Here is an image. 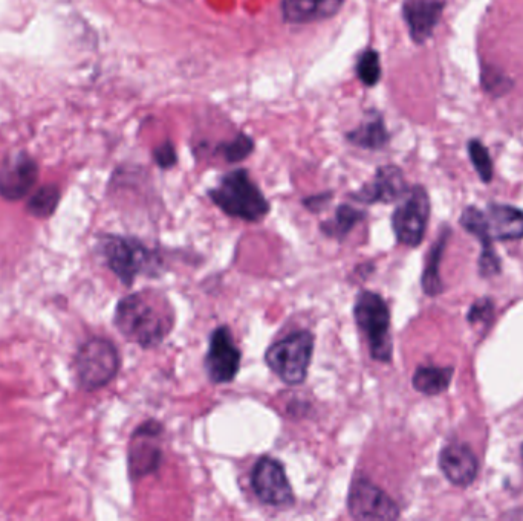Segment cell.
Segmentation results:
<instances>
[{
    "instance_id": "d6986e66",
    "label": "cell",
    "mask_w": 523,
    "mask_h": 521,
    "mask_svg": "<svg viewBox=\"0 0 523 521\" xmlns=\"http://www.w3.org/2000/svg\"><path fill=\"white\" fill-rule=\"evenodd\" d=\"M346 141L363 150H383L390 141L383 115L377 111H369L363 123L346 133Z\"/></svg>"
},
{
    "instance_id": "5bb4252c",
    "label": "cell",
    "mask_w": 523,
    "mask_h": 521,
    "mask_svg": "<svg viewBox=\"0 0 523 521\" xmlns=\"http://www.w3.org/2000/svg\"><path fill=\"white\" fill-rule=\"evenodd\" d=\"M163 431V425L156 421H149L138 427L132 434L129 445V473L132 479L137 480L153 471L160 465L161 453L158 448L150 444L153 437Z\"/></svg>"
},
{
    "instance_id": "7402d4cb",
    "label": "cell",
    "mask_w": 523,
    "mask_h": 521,
    "mask_svg": "<svg viewBox=\"0 0 523 521\" xmlns=\"http://www.w3.org/2000/svg\"><path fill=\"white\" fill-rule=\"evenodd\" d=\"M364 217H366V211L352 207V205L349 204H342L337 208V211H335L334 219L323 222V224L320 225V230H322L325 236L334 237V239L343 242L346 236L351 233L352 228L360 224Z\"/></svg>"
},
{
    "instance_id": "603a6c76",
    "label": "cell",
    "mask_w": 523,
    "mask_h": 521,
    "mask_svg": "<svg viewBox=\"0 0 523 521\" xmlns=\"http://www.w3.org/2000/svg\"><path fill=\"white\" fill-rule=\"evenodd\" d=\"M60 199H62V191L59 185L48 184L42 185L34 191L31 198L26 202V213L36 219H49L54 216L57 208H59Z\"/></svg>"
},
{
    "instance_id": "4dcf8cb0",
    "label": "cell",
    "mask_w": 523,
    "mask_h": 521,
    "mask_svg": "<svg viewBox=\"0 0 523 521\" xmlns=\"http://www.w3.org/2000/svg\"><path fill=\"white\" fill-rule=\"evenodd\" d=\"M520 456H522V460H523V444H522V448H520Z\"/></svg>"
},
{
    "instance_id": "277c9868",
    "label": "cell",
    "mask_w": 523,
    "mask_h": 521,
    "mask_svg": "<svg viewBox=\"0 0 523 521\" xmlns=\"http://www.w3.org/2000/svg\"><path fill=\"white\" fill-rule=\"evenodd\" d=\"M208 198L227 216L247 222L262 221L271 210L270 202L245 169L227 173L218 187L208 190Z\"/></svg>"
},
{
    "instance_id": "ba28073f",
    "label": "cell",
    "mask_w": 523,
    "mask_h": 521,
    "mask_svg": "<svg viewBox=\"0 0 523 521\" xmlns=\"http://www.w3.org/2000/svg\"><path fill=\"white\" fill-rule=\"evenodd\" d=\"M349 514L355 520H397L400 508L392 497L366 477L352 482L348 496Z\"/></svg>"
},
{
    "instance_id": "83f0119b",
    "label": "cell",
    "mask_w": 523,
    "mask_h": 521,
    "mask_svg": "<svg viewBox=\"0 0 523 521\" xmlns=\"http://www.w3.org/2000/svg\"><path fill=\"white\" fill-rule=\"evenodd\" d=\"M494 311H496V308H494V301L491 298H479L468 311V323L484 324L485 327H488L493 321Z\"/></svg>"
},
{
    "instance_id": "3957f363",
    "label": "cell",
    "mask_w": 523,
    "mask_h": 521,
    "mask_svg": "<svg viewBox=\"0 0 523 521\" xmlns=\"http://www.w3.org/2000/svg\"><path fill=\"white\" fill-rule=\"evenodd\" d=\"M120 369V352L108 338H88L72 356L75 384L82 392L92 393L108 387Z\"/></svg>"
},
{
    "instance_id": "ac0fdd59",
    "label": "cell",
    "mask_w": 523,
    "mask_h": 521,
    "mask_svg": "<svg viewBox=\"0 0 523 521\" xmlns=\"http://www.w3.org/2000/svg\"><path fill=\"white\" fill-rule=\"evenodd\" d=\"M485 225L491 240L513 242L523 239V210L508 204L491 202L485 208Z\"/></svg>"
},
{
    "instance_id": "7c38bea8",
    "label": "cell",
    "mask_w": 523,
    "mask_h": 521,
    "mask_svg": "<svg viewBox=\"0 0 523 521\" xmlns=\"http://www.w3.org/2000/svg\"><path fill=\"white\" fill-rule=\"evenodd\" d=\"M409 188L403 170L394 164H387L381 166L375 172L374 179L364 184L351 198L361 204H394L406 196Z\"/></svg>"
},
{
    "instance_id": "30bf717a",
    "label": "cell",
    "mask_w": 523,
    "mask_h": 521,
    "mask_svg": "<svg viewBox=\"0 0 523 521\" xmlns=\"http://www.w3.org/2000/svg\"><path fill=\"white\" fill-rule=\"evenodd\" d=\"M241 358V350L234 343L230 329L227 326L215 329L205 356V370L210 381L215 384H228L233 381L241 369Z\"/></svg>"
},
{
    "instance_id": "9a60e30c",
    "label": "cell",
    "mask_w": 523,
    "mask_h": 521,
    "mask_svg": "<svg viewBox=\"0 0 523 521\" xmlns=\"http://www.w3.org/2000/svg\"><path fill=\"white\" fill-rule=\"evenodd\" d=\"M439 468L452 485L468 488L478 477L479 460L467 444L452 442L439 453Z\"/></svg>"
},
{
    "instance_id": "6da1fadb",
    "label": "cell",
    "mask_w": 523,
    "mask_h": 521,
    "mask_svg": "<svg viewBox=\"0 0 523 521\" xmlns=\"http://www.w3.org/2000/svg\"><path fill=\"white\" fill-rule=\"evenodd\" d=\"M114 324L129 343L149 350L160 346L169 337L175 314L166 295L147 289L118 301Z\"/></svg>"
},
{
    "instance_id": "5b68a950",
    "label": "cell",
    "mask_w": 523,
    "mask_h": 521,
    "mask_svg": "<svg viewBox=\"0 0 523 521\" xmlns=\"http://www.w3.org/2000/svg\"><path fill=\"white\" fill-rule=\"evenodd\" d=\"M354 318L358 329L368 338L371 358L390 363L394 358V341L390 337V311L384 298L371 291L357 295Z\"/></svg>"
},
{
    "instance_id": "cb8c5ba5",
    "label": "cell",
    "mask_w": 523,
    "mask_h": 521,
    "mask_svg": "<svg viewBox=\"0 0 523 521\" xmlns=\"http://www.w3.org/2000/svg\"><path fill=\"white\" fill-rule=\"evenodd\" d=\"M355 74H357L358 80L363 83L366 88H375L380 83L381 69L380 54L375 51L374 48L364 49L357 59V65H355Z\"/></svg>"
},
{
    "instance_id": "44dd1931",
    "label": "cell",
    "mask_w": 523,
    "mask_h": 521,
    "mask_svg": "<svg viewBox=\"0 0 523 521\" xmlns=\"http://www.w3.org/2000/svg\"><path fill=\"white\" fill-rule=\"evenodd\" d=\"M449 236V230L442 231L441 236L432 246L429 257H427L426 268H424L423 277H421V286H423L424 294L429 295V297H436L444 291V285H442L441 276H439V266H441Z\"/></svg>"
},
{
    "instance_id": "f546056e",
    "label": "cell",
    "mask_w": 523,
    "mask_h": 521,
    "mask_svg": "<svg viewBox=\"0 0 523 521\" xmlns=\"http://www.w3.org/2000/svg\"><path fill=\"white\" fill-rule=\"evenodd\" d=\"M331 199L332 191H328V193H320V195L309 196V198L303 199V205H305L309 211L319 213V211H322L323 208L329 204Z\"/></svg>"
},
{
    "instance_id": "8fae6325",
    "label": "cell",
    "mask_w": 523,
    "mask_h": 521,
    "mask_svg": "<svg viewBox=\"0 0 523 521\" xmlns=\"http://www.w3.org/2000/svg\"><path fill=\"white\" fill-rule=\"evenodd\" d=\"M39 181V166L28 153L8 156L0 164V198L19 202L30 195Z\"/></svg>"
},
{
    "instance_id": "2e32d148",
    "label": "cell",
    "mask_w": 523,
    "mask_h": 521,
    "mask_svg": "<svg viewBox=\"0 0 523 521\" xmlns=\"http://www.w3.org/2000/svg\"><path fill=\"white\" fill-rule=\"evenodd\" d=\"M459 225L481 242L482 254L479 256L478 262L479 274L484 279H491V277L501 274L502 262L496 254V250H494L493 240L488 237L484 210L475 207V205H468L459 217Z\"/></svg>"
},
{
    "instance_id": "7a4b0ae2",
    "label": "cell",
    "mask_w": 523,
    "mask_h": 521,
    "mask_svg": "<svg viewBox=\"0 0 523 521\" xmlns=\"http://www.w3.org/2000/svg\"><path fill=\"white\" fill-rule=\"evenodd\" d=\"M97 251L103 262L114 272L126 288L134 285L137 277L155 276L160 259L141 240L120 234H100Z\"/></svg>"
},
{
    "instance_id": "4fadbf2b",
    "label": "cell",
    "mask_w": 523,
    "mask_h": 521,
    "mask_svg": "<svg viewBox=\"0 0 523 521\" xmlns=\"http://www.w3.org/2000/svg\"><path fill=\"white\" fill-rule=\"evenodd\" d=\"M446 7V0H403L401 13L415 45H424L432 39Z\"/></svg>"
},
{
    "instance_id": "8992f818",
    "label": "cell",
    "mask_w": 523,
    "mask_h": 521,
    "mask_svg": "<svg viewBox=\"0 0 523 521\" xmlns=\"http://www.w3.org/2000/svg\"><path fill=\"white\" fill-rule=\"evenodd\" d=\"M314 353V335L297 331L268 347L265 363L288 386H300L308 378Z\"/></svg>"
},
{
    "instance_id": "4316f807",
    "label": "cell",
    "mask_w": 523,
    "mask_h": 521,
    "mask_svg": "<svg viewBox=\"0 0 523 521\" xmlns=\"http://www.w3.org/2000/svg\"><path fill=\"white\" fill-rule=\"evenodd\" d=\"M481 81L484 91L491 97H504L514 86V81L508 75L491 65L482 66Z\"/></svg>"
},
{
    "instance_id": "f1b7e54d",
    "label": "cell",
    "mask_w": 523,
    "mask_h": 521,
    "mask_svg": "<svg viewBox=\"0 0 523 521\" xmlns=\"http://www.w3.org/2000/svg\"><path fill=\"white\" fill-rule=\"evenodd\" d=\"M153 159H155L156 166L160 169H172L178 162V155H176L175 146L172 141H166V143L160 144L153 150Z\"/></svg>"
},
{
    "instance_id": "52a82bcc",
    "label": "cell",
    "mask_w": 523,
    "mask_h": 521,
    "mask_svg": "<svg viewBox=\"0 0 523 521\" xmlns=\"http://www.w3.org/2000/svg\"><path fill=\"white\" fill-rule=\"evenodd\" d=\"M430 196L423 185H413L392 214V228L401 245L420 246L429 225Z\"/></svg>"
},
{
    "instance_id": "ffe728a7",
    "label": "cell",
    "mask_w": 523,
    "mask_h": 521,
    "mask_svg": "<svg viewBox=\"0 0 523 521\" xmlns=\"http://www.w3.org/2000/svg\"><path fill=\"white\" fill-rule=\"evenodd\" d=\"M453 373V367L420 366L413 373V389L427 396L441 395L449 389Z\"/></svg>"
},
{
    "instance_id": "d4e9b609",
    "label": "cell",
    "mask_w": 523,
    "mask_h": 521,
    "mask_svg": "<svg viewBox=\"0 0 523 521\" xmlns=\"http://www.w3.org/2000/svg\"><path fill=\"white\" fill-rule=\"evenodd\" d=\"M468 158L472 161L479 179L484 184H490L494 176V164L491 159L490 150L478 138H472L467 143Z\"/></svg>"
},
{
    "instance_id": "484cf974",
    "label": "cell",
    "mask_w": 523,
    "mask_h": 521,
    "mask_svg": "<svg viewBox=\"0 0 523 521\" xmlns=\"http://www.w3.org/2000/svg\"><path fill=\"white\" fill-rule=\"evenodd\" d=\"M218 152L230 164L241 162L254 152V140L247 133L241 132L233 140L219 144Z\"/></svg>"
},
{
    "instance_id": "e0dca14e",
    "label": "cell",
    "mask_w": 523,
    "mask_h": 521,
    "mask_svg": "<svg viewBox=\"0 0 523 521\" xmlns=\"http://www.w3.org/2000/svg\"><path fill=\"white\" fill-rule=\"evenodd\" d=\"M346 0H282L280 11L290 25H309L337 16Z\"/></svg>"
},
{
    "instance_id": "9c48e42d",
    "label": "cell",
    "mask_w": 523,
    "mask_h": 521,
    "mask_svg": "<svg viewBox=\"0 0 523 521\" xmlns=\"http://www.w3.org/2000/svg\"><path fill=\"white\" fill-rule=\"evenodd\" d=\"M251 488L257 499L267 506L285 508L294 503V492L285 468L273 457H260L251 473Z\"/></svg>"
}]
</instances>
